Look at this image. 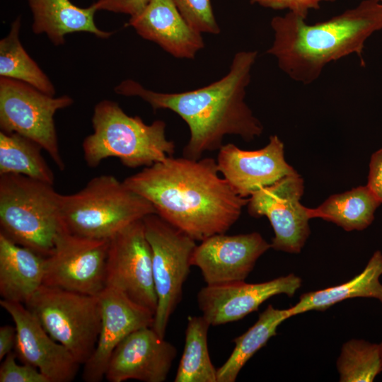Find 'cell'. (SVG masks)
<instances>
[{
	"label": "cell",
	"instance_id": "7c38bea8",
	"mask_svg": "<svg viewBox=\"0 0 382 382\" xmlns=\"http://www.w3.org/2000/svg\"><path fill=\"white\" fill-rule=\"evenodd\" d=\"M303 191V180L296 172L249 196V214L266 216L274 230L272 248L289 253H299L303 248L311 232L308 207L300 202Z\"/></svg>",
	"mask_w": 382,
	"mask_h": 382
},
{
	"label": "cell",
	"instance_id": "836d02e7",
	"mask_svg": "<svg viewBox=\"0 0 382 382\" xmlns=\"http://www.w3.org/2000/svg\"><path fill=\"white\" fill-rule=\"evenodd\" d=\"M16 340V329L15 325H3L0 328V360L13 352Z\"/></svg>",
	"mask_w": 382,
	"mask_h": 382
},
{
	"label": "cell",
	"instance_id": "5bb4252c",
	"mask_svg": "<svg viewBox=\"0 0 382 382\" xmlns=\"http://www.w3.org/2000/svg\"><path fill=\"white\" fill-rule=\"evenodd\" d=\"M271 248L257 232L215 234L195 246L191 265L200 270L207 285L245 281L257 259Z\"/></svg>",
	"mask_w": 382,
	"mask_h": 382
},
{
	"label": "cell",
	"instance_id": "d4e9b609",
	"mask_svg": "<svg viewBox=\"0 0 382 382\" xmlns=\"http://www.w3.org/2000/svg\"><path fill=\"white\" fill-rule=\"evenodd\" d=\"M35 141L17 133L0 132V175L18 174L53 184L54 175Z\"/></svg>",
	"mask_w": 382,
	"mask_h": 382
},
{
	"label": "cell",
	"instance_id": "d6a6232c",
	"mask_svg": "<svg viewBox=\"0 0 382 382\" xmlns=\"http://www.w3.org/2000/svg\"><path fill=\"white\" fill-rule=\"evenodd\" d=\"M366 185L382 204V148L371 155Z\"/></svg>",
	"mask_w": 382,
	"mask_h": 382
},
{
	"label": "cell",
	"instance_id": "f546056e",
	"mask_svg": "<svg viewBox=\"0 0 382 382\" xmlns=\"http://www.w3.org/2000/svg\"><path fill=\"white\" fill-rule=\"evenodd\" d=\"M14 352L3 359L0 366V382H48L46 377L35 367L22 363L18 364Z\"/></svg>",
	"mask_w": 382,
	"mask_h": 382
},
{
	"label": "cell",
	"instance_id": "9a60e30c",
	"mask_svg": "<svg viewBox=\"0 0 382 382\" xmlns=\"http://www.w3.org/2000/svg\"><path fill=\"white\" fill-rule=\"evenodd\" d=\"M301 286V279L291 273L261 283L241 281L207 285L199 290L197 299L202 316L215 326L243 318L273 296H292Z\"/></svg>",
	"mask_w": 382,
	"mask_h": 382
},
{
	"label": "cell",
	"instance_id": "44dd1931",
	"mask_svg": "<svg viewBox=\"0 0 382 382\" xmlns=\"http://www.w3.org/2000/svg\"><path fill=\"white\" fill-rule=\"evenodd\" d=\"M28 4L33 16V33L46 34L54 45H63L65 36L74 33H88L101 39L112 35L97 27L94 16L98 10L94 3L86 8L69 0H28Z\"/></svg>",
	"mask_w": 382,
	"mask_h": 382
},
{
	"label": "cell",
	"instance_id": "cb8c5ba5",
	"mask_svg": "<svg viewBox=\"0 0 382 382\" xmlns=\"http://www.w3.org/2000/svg\"><path fill=\"white\" fill-rule=\"evenodd\" d=\"M289 318L288 308L278 309L269 305L253 326L233 340L235 347L232 353L217 369V382L236 381L246 362L277 335L279 325Z\"/></svg>",
	"mask_w": 382,
	"mask_h": 382
},
{
	"label": "cell",
	"instance_id": "e575fe53",
	"mask_svg": "<svg viewBox=\"0 0 382 382\" xmlns=\"http://www.w3.org/2000/svg\"><path fill=\"white\" fill-rule=\"evenodd\" d=\"M379 345H380L381 357H382V342L379 344Z\"/></svg>",
	"mask_w": 382,
	"mask_h": 382
},
{
	"label": "cell",
	"instance_id": "484cf974",
	"mask_svg": "<svg viewBox=\"0 0 382 382\" xmlns=\"http://www.w3.org/2000/svg\"><path fill=\"white\" fill-rule=\"evenodd\" d=\"M210 324L202 316H188L185 345L175 382H217V369L209 354Z\"/></svg>",
	"mask_w": 382,
	"mask_h": 382
},
{
	"label": "cell",
	"instance_id": "d6986e66",
	"mask_svg": "<svg viewBox=\"0 0 382 382\" xmlns=\"http://www.w3.org/2000/svg\"><path fill=\"white\" fill-rule=\"evenodd\" d=\"M129 25L176 58L194 59L204 47L202 33L186 21L173 0H151L141 13L130 17Z\"/></svg>",
	"mask_w": 382,
	"mask_h": 382
},
{
	"label": "cell",
	"instance_id": "83f0119b",
	"mask_svg": "<svg viewBox=\"0 0 382 382\" xmlns=\"http://www.w3.org/2000/svg\"><path fill=\"white\" fill-rule=\"evenodd\" d=\"M341 382H371L382 371L379 344L364 340L346 342L337 361Z\"/></svg>",
	"mask_w": 382,
	"mask_h": 382
},
{
	"label": "cell",
	"instance_id": "3957f363",
	"mask_svg": "<svg viewBox=\"0 0 382 382\" xmlns=\"http://www.w3.org/2000/svg\"><path fill=\"white\" fill-rule=\"evenodd\" d=\"M274 40L267 53L292 80L304 85L317 80L325 66L356 54L364 66L366 40L382 30V0H363L326 21L308 24L287 12L272 18Z\"/></svg>",
	"mask_w": 382,
	"mask_h": 382
},
{
	"label": "cell",
	"instance_id": "7a4b0ae2",
	"mask_svg": "<svg viewBox=\"0 0 382 382\" xmlns=\"http://www.w3.org/2000/svg\"><path fill=\"white\" fill-rule=\"evenodd\" d=\"M257 57L255 50L238 52L225 76L195 90L161 93L127 79L115 91L125 96L139 97L154 110L166 109L178 115L190 130L183 155L198 160L207 151L219 150L226 135H236L251 141L262 134L263 125L245 101Z\"/></svg>",
	"mask_w": 382,
	"mask_h": 382
},
{
	"label": "cell",
	"instance_id": "5b68a950",
	"mask_svg": "<svg viewBox=\"0 0 382 382\" xmlns=\"http://www.w3.org/2000/svg\"><path fill=\"white\" fill-rule=\"evenodd\" d=\"M151 214L156 212L151 202L111 175L96 176L78 192L61 195L62 228L88 238L109 240Z\"/></svg>",
	"mask_w": 382,
	"mask_h": 382
},
{
	"label": "cell",
	"instance_id": "52a82bcc",
	"mask_svg": "<svg viewBox=\"0 0 382 382\" xmlns=\"http://www.w3.org/2000/svg\"><path fill=\"white\" fill-rule=\"evenodd\" d=\"M25 306L46 332L64 345L80 364L93 352L100 323L98 295L42 285Z\"/></svg>",
	"mask_w": 382,
	"mask_h": 382
},
{
	"label": "cell",
	"instance_id": "7402d4cb",
	"mask_svg": "<svg viewBox=\"0 0 382 382\" xmlns=\"http://www.w3.org/2000/svg\"><path fill=\"white\" fill-rule=\"evenodd\" d=\"M382 252L376 250L364 269L349 281L335 286L303 294L294 306L288 308L290 317L309 311H323L342 301L374 298L382 304Z\"/></svg>",
	"mask_w": 382,
	"mask_h": 382
},
{
	"label": "cell",
	"instance_id": "6da1fadb",
	"mask_svg": "<svg viewBox=\"0 0 382 382\" xmlns=\"http://www.w3.org/2000/svg\"><path fill=\"white\" fill-rule=\"evenodd\" d=\"M212 158L168 156L123 180L154 206L156 214L195 241L225 233L248 199L219 175Z\"/></svg>",
	"mask_w": 382,
	"mask_h": 382
},
{
	"label": "cell",
	"instance_id": "9c48e42d",
	"mask_svg": "<svg viewBox=\"0 0 382 382\" xmlns=\"http://www.w3.org/2000/svg\"><path fill=\"white\" fill-rule=\"evenodd\" d=\"M73 99L54 97L21 81L0 77V129L17 133L45 150L60 170L65 163L60 154L54 117L57 110L71 106Z\"/></svg>",
	"mask_w": 382,
	"mask_h": 382
},
{
	"label": "cell",
	"instance_id": "8992f818",
	"mask_svg": "<svg viewBox=\"0 0 382 382\" xmlns=\"http://www.w3.org/2000/svg\"><path fill=\"white\" fill-rule=\"evenodd\" d=\"M53 185L23 175H0V233L43 257L52 253L62 228V194Z\"/></svg>",
	"mask_w": 382,
	"mask_h": 382
},
{
	"label": "cell",
	"instance_id": "4fadbf2b",
	"mask_svg": "<svg viewBox=\"0 0 382 382\" xmlns=\"http://www.w3.org/2000/svg\"><path fill=\"white\" fill-rule=\"evenodd\" d=\"M0 305L14 322V352L17 358L37 369L48 382L73 381L81 364L64 345L46 332L25 304L1 299Z\"/></svg>",
	"mask_w": 382,
	"mask_h": 382
},
{
	"label": "cell",
	"instance_id": "ffe728a7",
	"mask_svg": "<svg viewBox=\"0 0 382 382\" xmlns=\"http://www.w3.org/2000/svg\"><path fill=\"white\" fill-rule=\"evenodd\" d=\"M45 260L32 250L0 233V295L25 304L42 285Z\"/></svg>",
	"mask_w": 382,
	"mask_h": 382
},
{
	"label": "cell",
	"instance_id": "30bf717a",
	"mask_svg": "<svg viewBox=\"0 0 382 382\" xmlns=\"http://www.w3.org/2000/svg\"><path fill=\"white\" fill-rule=\"evenodd\" d=\"M109 240L71 234L62 226L45 257L43 285L88 295L105 288Z\"/></svg>",
	"mask_w": 382,
	"mask_h": 382
},
{
	"label": "cell",
	"instance_id": "603a6c76",
	"mask_svg": "<svg viewBox=\"0 0 382 382\" xmlns=\"http://www.w3.org/2000/svg\"><path fill=\"white\" fill-rule=\"evenodd\" d=\"M381 204L365 185L331 195L318 207L308 210L311 219L320 218L347 231H362L371 224Z\"/></svg>",
	"mask_w": 382,
	"mask_h": 382
},
{
	"label": "cell",
	"instance_id": "ac0fdd59",
	"mask_svg": "<svg viewBox=\"0 0 382 382\" xmlns=\"http://www.w3.org/2000/svg\"><path fill=\"white\" fill-rule=\"evenodd\" d=\"M176 354L175 346L159 336L153 327L142 328L130 333L116 347L105 378L110 382L129 379L163 382Z\"/></svg>",
	"mask_w": 382,
	"mask_h": 382
},
{
	"label": "cell",
	"instance_id": "ba28073f",
	"mask_svg": "<svg viewBox=\"0 0 382 382\" xmlns=\"http://www.w3.org/2000/svg\"><path fill=\"white\" fill-rule=\"evenodd\" d=\"M152 255V272L158 303L153 328L165 337L171 315L180 302L183 286L190 273L195 240L157 214L143 219Z\"/></svg>",
	"mask_w": 382,
	"mask_h": 382
},
{
	"label": "cell",
	"instance_id": "4316f807",
	"mask_svg": "<svg viewBox=\"0 0 382 382\" xmlns=\"http://www.w3.org/2000/svg\"><path fill=\"white\" fill-rule=\"evenodd\" d=\"M21 27L19 16L12 23L8 34L0 40V77L21 81L54 96L56 91L52 81L20 41Z\"/></svg>",
	"mask_w": 382,
	"mask_h": 382
},
{
	"label": "cell",
	"instance_id": "4dcf8cb0",
	"mask_svg": "<svg viewBox=\"0 0 382 382\" xmlns=\"http://www.w3.org/2000/svg\"><path fill=\"white\" fill-rule=\"evenodd\" d=\"M335 0H250L262 7L273 10H287L304 19L309 11L318 10L322 2H333Z\"/></svg>",
	"mask_w": 382,
	"mask_h": 382
},
{
	"label": "cell",
	"instance_id": "8fae6325",
	"mask_svg": "<svg viewBox=\"0 0 382 382\" xmlns=\"http://www.w3.org/2000/svg\"><path fill=\"white\" fill-rule=\"evenodd\" d=\"M105 285L122 292L155 314L158 299L153 278L151 249L142 219L133 222L109 239Z\"/></svg>",
	"mask_w": 382,
	"mask_h": 382
},
{
	"label": "cell",
	"instance_id": "f1b7e54d",
	"mask_svg": "<svg viewBox=\"0 0 382 382\" xmlns=\"http://www.w3.org/2000/svg\"><path fill=\"white\" fill-rule=\"evenodd\" d=\"M186 21L201 33L219 34L211 0H173Z\"/></svg>",
	"mask_w": 382,
	"mask_h": 382
},
{
	"label": "cell",
	"instance_id": "e0dca14e",
	"mask_svg": "<svg viewBox=\"0 0 382 382\" xmlns=\"http://www.w3.org/2000/svg\"><path fill=\"white\" fill-rule=\"evenodd\" d=\"M216 163L219 173L244 198L296 172L286 161L284 144L277 135L270 136L265 146L255 151L243 150L231 143L223 144Z\"/></svg>",
	"mask_w": 382,
	"mask_h": 382
},
{
	"label": "cell",
	"instance_id": "277c9868",
	"mask_svg": "<svg viewBox=\"0 0 382 382\" xmlns=\"http://www.w3.org/2000/svg\"><path fill=\"white\" fill-rule=\"evenodd\" d=\"M166 126L163 120L147 125L139 116L126 114L117 103L103 100L94 107L93 132L82 143L84 160L91 168L108 158H117L129 168L150 166L175 153Z\"/></svg>",
	"mask_w": 382,
	"mask_h": 382
},
{
	"label": "cell",
	"instance_id": "1f68e13d",
	"mask_svg": "<svg viewBox=\"0 0 382 382\" xmlns=\"http://www.w3.org/2000/svg\"><path fill=\"white\" fill-rule=\"evenodd\" d=\"M151 0H98L94 3L97 10H104L131 16L141 13Z\"/></svg>",
	"mask_w": 382,
	"mask_h": 382
},
{
	"label": "cell",
	"instance_id": "2e32d148",
	"mask_svg": "<svg viewBox=\"0 0 382 382\" xmlns=\"http://www.w3.org/2000/svg\"><path fill=\"white\" fill-rule=\"evenodd\" d=\"M98 296L101 323L95 349L83 364L82 378L86 382L101 381L116 347L132 332L153 327L154 321L151 310L116 289L105 287Z\"/></svg>",
	"mask_w": 382,
	"mask_h": 382
}]
</instances>
